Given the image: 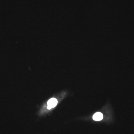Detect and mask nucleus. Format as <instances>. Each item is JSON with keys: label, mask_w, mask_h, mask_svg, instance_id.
Returning <instances> with one entry per match:
<instances>
[{"label": "nucleus", "mask_w": 134, "mask_h": 134, "mask_svg": "<svg viewBox=\"0 0 134 134\" xmlns=\"http://www.w3.org/2000/svg\"><path fill=\"white\" fill-rule=\"evenodd\" d=\"M58 101L57 99L55 98L50 99L47 102V108L50 110L52 108L55 107L58 104Z\"/></svg>", "instance_id": "f257e3e1"}, {"label": "nucleus", "mask_w": 134, "mask_h": 134, "mask_svg": "<svg viewBox=\"0 0 134 134\" xmlns=\"http://www.w3.org/2000/svg\"><path fill=\"white\" fill-rule=\"evenodd\" d=\"M103 115L101 113L98 112L96 113L93 116V120L97 121L101 120L103 119Z\"/></svg>", "instance_id": "f03ea898"}]
</instances>
